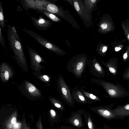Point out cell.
I'll return each mask as SVG.
<instances>
[{
	"instance_id": "cell-9",
	"label": "cell",
	"mask_w": 129,
	"mask_h": 129,
	"mask_svg": "<svg viewBox=\"0 0 129 129\" xmlns=\"http://www.w3.org/2000/svg\"><path fill=\"white\" fill-rule=\"evenodd\" d=\"M87 63L90 72L94 76L99 77L104 75V70L95 57L92 60H88Z\"/></svg>"
},
{
	"instance_id": "cell-5",
	"label": "cell",
	"mask_w": 129,
	"mask_h": 129,
	"mask_svg": "<svg viewBox=\"0 0 129 129\" xmlns=\"http://www.w3.org/2000/svg\"><path fill=\"white\" fill-rule=\"evenodd\" d=\"M30 60L31 67L35 72L40 73L42 69H45L41 64L46 62L45 60L35 51L29 46H27Z\"/></svg>"
},
{
	"instance_id": "cell-22",
	"label": "cell",
	"mask_w": 129,
	"mask_h": 129,
	"mask_svg": "<svg viewBox=\"0 0 129 129\" xmlns=\"http://www.w3.org/2000/svg\"><path fill=\"white\" fill-rule=\"evenodd\" d=\"M2 28L0 27V43L2 47H6L4 37L3 36L2 33Z\"/></svg>"
},
{
	"instance_id": "cell-6",
	"label": "cell",
	"mask_w": 129,
	"mask_h": 129,
	"mask_svg": "<svg viewBox=\"0 0 129 129\" xmlns=\"http://www.w3.org/2000/svg\"><path fill=\"white\" fill-rule=\"evenodd\" d=\"M57 89L61 98L66 101L72 104L73 99L63 77L60 75L57 80Z\"/></svg>"
},
{
	"instance_id": "cell-10",
	"label": "cell",
	"mask_w": 129,
	"mask_h": 129,
	"mask_svg": "<svg viewBox=\"0 0 129 129\" xmlns=\"http://www.w3.org/2000/svg\"><path fill=\"white\" fill-rule=\"evenodd\" d=\"M13 75L10 66L6 63H2L0 68V76L2 81L4 83H6L10 78L13 77Z\"/></svg>"
},
{
	"instance_id": "cell-30",
	"label": "cell",
	"mask_w": 129,
	"mask_h": 129,
	"mask_svg": "<svg viewBox=\"0 0 129 129\" xmlns=\"http://www.w3.org/2000/svg\"><path fill=\"white\" fill-rule=\"evenodd\" d=\"M121 49V48L120 47H116L115 48V50L116 51H118Z\"/></svg>"
},
{
	"instance_id": "cell-19",
	"label": "cell",
	"mask_w": 129,
	"mask_h": 129,
	"mask_svg": "<svg viewBox=\"0 0 129 129\" xmlns=\"http://www.w3.org/2000/svg\"><path fill=\"white\" fill-rule=\"evenodd\" d=\"M80 90L85 97L89 99L98 101L100 100V99L97 96L86 91L82 88H81Z\"/></svg>"
},
{
	"instance_id": "cell-4",
	"label": "cell",
	"mask_w": 129,
	"mask_h": 129,
	"mask_svg": "<svg viewBox=\"0 0 129 129\" xmlns=\"http://www.w3.org/2000/svg\"><path fill=\"white\" fill-rule=\"evenodd\" d=\"M90 80L102 86L111 97L119 98L125 94V92L121 88L112 83L100 79H90Z\"/></svg>"
},
{
	"instance_id": "cell-11",
	"label": "cell",
	"mask_w": 129,
	"mask_h": 129,
	"mask_svg": "<svg viewBox=\"0 0 129 129\" xmlns=\"http://www.w3.org/2000/svg\"><path fill=\"white\" fill-rule=\"evenodd\" d=\"M84 8L83 12L86 15L91 16L90 13L96 8L98 0L83 1Z\"/></svg>"
},
{
	"instance_id": "cell-28",
	"label": "cell",
	"mask_w": 129,
	"mask_h": 129,
	"mask_svg": "<svg viewBox=\"0 0 129 129\" xmlns=\"http://www.w3.org/2000/svg\"><path fill=\"white\" fill-rule=\"evenodd\" d=\"M125 76L126 78L129 79V70L125 74Z\"/></svg>"
},
{
	"instance_id": "cell-1",
	"label": "cell",
	"mask_w": 129,
	"mask_h": 129,
	"mask_svg": "<svg viewBox=\"0 0 129 129\" xmlns=\"http://www.w3.org/2000/svg\"><path fill=\"white\" fill-rule=\"evenodd\" d=\"M8 28L7 39L15 60L23 70L27 71L28 67L21 39L14 27L8 25Z\"/></svg>"
},
{
	"instance_id": "cell-7",
	"label": "cell",
	"mask_w": 129,
	"mask_h": 129,
	"mask_svg": "<svg viewBox=\"0 0 129 129\" xmlns=\"http://www.w3.org/2000/svg\"><path fill=\"white\" fill-rule=\"evenodd\" d=\"M72 1L74 8L78 14L83 21L85 25L87 27H89L92 23V18L91 17L86 15L83 13V2L80 0H73Z\"/></svg>"
},
{
	"instance_id": "cell-23",
	"label": "cell",
	"mask_w": 129,
	"mask_h": 129,
	"mask_svg": "<svg viewBox=\"0 0 129 129\" xmlns=\"http://www.w3.org/2000/svg\"><path fill=\"white\" fill-rule=\"evenodd\" d=\"M52 101L54 102V105L56 107L61 109H63V107H62L61 104L57 101L55 99H52Z\"/></svg>"
},
{
	"instance_id": "cell-29",
	"label": "cell",
	"mask_w": 129,
	"mask_h": 129,
	"mask_svg": "<svg viewBox=\"0 0 129 129\" xmlns=\"http://www.w3.org/2000/svg\"><path fill=\"white\" fill-rule=\"evenodd\" d=\"M51 112L53 116H55V113L54 111L51 110Z\"/></svg>"
},
{
	"instance_id": "cell-17",
	"label": "cell",
	"mask_w": 129,
	"mask_h": 129,
	"mask_svg": "<svg viewBox=\"0 0 129 129\" xmlns=\"http://www.w3.org/2000/svg\"><path fill=\"white\" fill-rule=\"evenodd\" d=\"M70 121L73 125L76 127H80L82 125L80 115L78 114H76L73 116Z\"/></svg>"
},
{
	"instance_id": "cell-20",
	"label": "cell",
	"mask_w": 129,
	"mask_h": 129,
	"mask_svg": "<svg viewBox=\"0 0 129 129\" xmlns=\"http://www.w3.org/2000/svg\"><path fill=\"white\" fill-rule=\"evenodd\" d=\"M106 66L108 68L110 72L112 74H115L117 71L115 67L111 64V62H108L105 63Z\"/></svg>"
},
{
	"instance_id": "cell-15",
	"label": "cell",
	"mask_w": 129,
	"mask_h": 129,
	"mask_svg": "<svg viewBox=\"0 0 129 129\" xmlns=\"http://www.w3.org/2000/svg\"><path fill=\"white\" fill-rule=\"evenodd\" d=\"M97 111L101 115L108 119L112 118L116 116L111 111L105 109H99Z\"/></svg>"
},
{
	"instance_id": "cell-21",
	"label": "cell",
	"mask_w": 129,
	"mask_h": 129,
	"mask_svg": "<svg viewBox=\"0 0 129 129\" xmlns=\"http://www.w3.org/2000/svg\"><path fill=\"white\" fill-rule=\"evenodd\" d=\"M37 76V77L40 80L45 82H47L49 81L50 79V77L46 75H39Z\"/></svg>"
},
{
	"instance_id": "cell-18",
	"label": "cell",
	"mask_w": 129,
	"mask_h": 129,
	"mask_svg": "<svg viewBox=\"0 0 129 129\" xmlns=\"http://www.w3.org/2000/svg\"><path fill=\"white\" fill-rule=\"evenodd\" d=\"M0 26L2 30L5 28V16L2 4L0 1Z\"/></svg>"
},
{
	"instance_id": "cell-27",
	"label": "cell",
	"mask_w": 129,
	"mask_h": 129,
	"mask_svg": "<svg viewBox=\"0 0 129 129\" xmlns=\"http://www.w3.org/2000/svg\"><path fill=\"white\" fill-rule=\"evenodd\" d=\"M14 127L15 128H18L20 126V124L19 123H17L14 124Z\"/></svg>"
},
{
	"instance_id": "cell-2",
	"label": "cell",
	"mask_w": 129,
	"mask_h": 129,
	"mask_svg": "<svg viewBox=\"0 0 129 129\" xmlns=\"http://www.w3.org/2000/svg\"><path fill=\"white\" fill-rule=\"evenodd\" d=\"M88 61L87 56L86 54L76 55L69 61L66 69L68 72L73 73L76 78H80Z\"/></svg>"
},
{
	"instance_id": "cell-25",
	"label": "cell",
	"mask_w": 129,
	"mask_h": 129,
	"mask_svg": "<svg viewBox=\"0 0 129 129\" xmlns=\"http://www.w3.org/2000/svg\"><path fill=\"white\" fill-rule=\"evenodd\" d=\"M16 121V119L15 117H13L11 121V123L13 124H15Z\"/></svg>"
},
{
	"instance_id": "cell-14",
	"label": "cell",
	"mask_w": 129,
	"mask_h": 129,
	"mask_svg": "<svg viewBox=\"0 0 129 129\" xmlns=\"http://www.w3.org/2000/svg\"><path fill=\"white\" fill-rule=\"evenodd\" d=\"M72 95L73 99L83 103H86L87 100L81 91L80 90H73L72 92Z\"/></svg>"
},
{
	"instance_id": "cell-3",
	"label": "cell",
	"mask_w": 129,
	"mask_h": 129,
	"mask_svg": "<svg viewBox=\"0 0 129 129\" xmlns=\"http://www.w3.org/2000/svg\"><path fill=\"white\" fill-rule=\"evenodd\" d=\"M22 29L35 39L41 45L49 50L53 52L57 55L62 56L66 54V52L64 51L35 32L25 28H22Z\"/></svg>"
},
{
	"instance_id": "cell-16",
	"label": "cell",
	"mask_w": 129,
	"mask_h": 129,
	"mask_svg": "<svg viewBox=\"0 0 129 129\" xmlns=\"http://www.w3.org/2000/svg\"><path fill=\"white\" fill-rule=\"evenodd\" d=\"M37 12L42 14L52 21L57 22H60V19L55 14L44 10H38Z\"/></svg>"
},
{
	"instance_id": "cell-31",
	"label": "cell",
	"mask_w": 129,
	"mask_h": 129,
	"mask_svg": "<svg viewBox=\"0 0 129 129\" xmlns=\"http://www.w3.org/2000/svg\"><path fill=\"white\" fill-rule=\"evenodd\" d=\"M128 34V35L127 36V38L128 40H129V34Z\"/></svg>"
},
{
	"instance_id": "cell-24",
	"label": "cell",
	"mask_w": 129,
	"mask_h": 129,
	"mask_svg": "<svg viewBox=\"0 0 129 129\" xmlns=\"http://www.w3.org/2000/svg\"><path fill=\"white\" fill-rule=\"evenodd\" d=\"M88 125L89 129H93V126L90 117H88Z\"/></svg>"
},
{
	"instance_id": "cell-26",
	"label": "cell",
	"mask_w": 129,
	"mask_h": 129,
	"mask_svg": "<svg viewBox=\"0 0 129 129\" xmlns=\"http://www.w3.org/2000/svg\"><path fill=\"white\" fill-rule=\"evenodd\" d=\"M66 1L68 2L70 4L72 5L73 7H74V5L73 3V2L72 0H66Z\"/></svg>"
},
{
	"instance_id": "cell-13",
	"label": "cell",
	"mask_w": 129,
	"mask_h": 129,
	"mask_svg": "<svg viewBox=\"0 0 129 129\" xmlns=\"http://www.w3.org/2000/svg\"><path fill=\"white\" fill-rule=\"evenodd\" d=\"M113 111L116 116H123L129 115V104L118 107Z\"/></svg>"
},
{
	"instance_id": "cell-12",
	"label": "cell",
	"mask_w": 129,
	"mask_h": 129,
	"mask_svg": "<svg viewBox=\"0 0 129 129\" xmlns=\"http://www.w3.org/2000/svg\"><path fill=\"white\" fill-rule=\"evenodd\" d=\"M25 86L27 91L31 96L36 97L41 96V93L39 90L31 83L26 81Z\"/></svg>"
},
{
	"instance_id": "cell-8",
	"label": "cell",
	"mask_w": 129,
	"mask_h": 129,
	"mask_svg": "<svg viewBox=\"0 0 129 129\" xmlns=\"http://www.w3.org/2000/svg\"><path fill=\"white\" fill-rule=\"evenodd\" d=\"M31 20L35 26L40 30H46L54 23L51 21L46 19L41 15L39 16L38 19L31 17Z\"/></svg>"
}]
</instances>
